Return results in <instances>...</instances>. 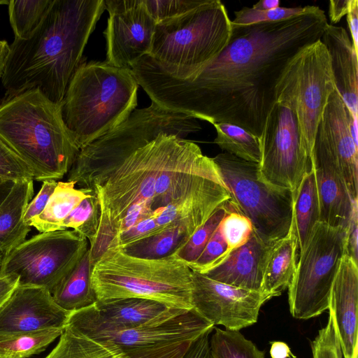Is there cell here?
Segmentation results:
<instances>
[{
	"mask_svg": "<svg viewBox=\"0 0 358 358\" xmlns=\"http://www.w3.org/2000/svg\"><path fill=\"white\" fill-rule=\"evenodd\" d=\"M237 210L251 222L267 245L284 238L292 225L293 194L277 189L259 177V164L222 152L213 157Z\"/></svg>",
	"mask_w": 358,
	"mask_h": 358,
	"instance_id": "obj_8",
	"label": "cell"
},
{
	"mask_svg": "<svg viewBox=\"0 0 358 358\" xmlns=\"http://www.w3.org/2000/svg\"><path fill=\"white\" fill-rule=\"evenodd\" d=\"M123 350L92 339L66 326L52 350L44 358H122Z\"/></svg>",
	"mask_w": 358,
	"mask_h": 358,
	"instance_id": "obj_31",
	"label": "cell"
},
{
	"mask_svg": "<svg viewBox=\"0 0 358 358\" xmlns=\"http://www.w3.org/2000/svg\"><path fill=\"white\" fill-rule=\"evenodd\" d=\"M328 24L323 10L307 6L303 13L285 20L231 24L225 48L188 77L170 75L148 55L131 69L159 106L213 124H235L259 138L285 68L321 38Z\"/></svg>",
	"mask_w": 358,
	"mask_h": 358,
	"instance_id": "obj_1",
	"label": "cell"
},
{
	"mask_svg": "<svg viewBox=\"0 0 358 358\" xmlns=\"http://www.w3.org/2000/svg\"><path fill=\"white\" fill-rule=\"evenodd\" d=\"M0 136L30 167L37 181L62 179L80 151L64 122L61 105L37 89L3 98Z\"/></svg>",
	"mask_w": 358,
	"mask_h": 358,
	"instance_id": "obj_3",
	"label": "cell"
},
{
	"mask_svg": "<svg viewBox=\"0 0 358 358\" xmlns=\"http://www.w3.org/2000/svg\"><path fill=\"white\" fill-rule=\"evenodd\" d=\"M2 259H3V257L0 255V266L1 264Z\"/></svg>",
	"mask_w": 358,
	"mask_h": 358,
	"instance_id": "obj_59",
	"label": "cell"
},
{
	"mask_svg": "<svg viewBox=\"0 0 358 358\" xmlns=\"http://www.w3.org/2000/svg\"><path fill=\"white\" fill-rule=\"evenodd\" d=\"M329 310L328 321L311 342L313 358H343V352L332 313Z\"/></svg>",
	"mask_w": 358,
	"mask_h": 358,
	"instance_id": "obj_41",
	"label": "cell"
},
{
	"mask_svg": "<svg viewBox=\"0 0 358 358\" xmlns=\"http://www.w3.org/2000/svg\"><path fill=\"white\" fill-rule=\"evenodd\" d=\"M345 229L323 222L314 227L288 287L289 311L296 319L307 320L329 309L330 296L340 262L345 255Z\"/></svg>",
	"mask_w": 358,
	"mask_h": 358,
	"instance_id": "obj_10",
	"label": "cell"
},
{
	"mask_svg": "<svg viewBox=\"0 0 358 358\" xmlns=\"http://www.w3.org/2000/svg\"><path fill=\"white\" fill-rule=\"evenodd\" d=\"M220 229L229 252L245 244L254 231L250 220L240 213L235 205L221 221Z\"/></svg>",
	"mask_w": 358,
	"mask_h": 358,
	"instance_id": "obj_39",
	"label": "cell"
},
{
	"mask_svg": "<svg viewBox=\"0 0 358 358\" xmlns=\"http://www.w3.org/2000/svg\"><path fill=\"white\" fill-rule=\"evenodd\" d=\"M347 22L352 36L355 50L358 52V1L350 0L349 10L347 13Z\"/></svg>",
	"mask_w": 358,
	"mask_h": 358,
	"instance_id": "obj_52",
	"label": "cell"
},
{
	"mask_svg": "<svg viewBox=\"0 0 358 358\" xmlns=\"http://www.w3.org/2000/svg\"><path fill=\"white\" fill-rule=\"evenodd\" d=\"M10 52V45L5 40H0V78H2Z\"/></svg>",
	"mask_w": 358,
	"mask_h": 358,
	"instance_id": "obj_55",
	"label": "cell"
},
{
	"mask_svg": "<svg viewBox=\"0 0 358 358\" xmlns=\"http://www.w3.org/2000/svg\"><path fill=\"white\" fill-rule=\"evenodd\" d=\"M34 193V180L16 181L0 205V255L2 257L24 241L31 231V227L24 222V215Z\"/></svg>",
	"mask_w": 358,
	"mask_h": 358,
	"instance_id": "obj_25",
	"label": "cell"
},
{
	"mask_svg": "<svg viewBox=\"0 0 358 358\" xmlns=\"http://www.w3.org/2000/svg\"><path fill=\"white\" fill-rule=\"evenodd\" d=\"M217 136L213 141L224 152L241 159L259 164V138L242 127L230 123H215Z\"/></svg>",
	"mask_w": 358,
	"mask_h": 358,
	"instance_id": "obj_33",
	"label": "cell"
},
{
	"mask_svg": "<svg viewBox=\"0 0 358 358\" xmlns=\"http://www.w3.org/2000/svg\"><path fill=\"white\" fill-rule=\"evenodd\" d=\"M192 308L214 326L236 330L257 322L261 307L273 296L212 280L192 270Z\"/></svg>",
	"mask_w": 358,
	"mask_h": 358,
	"instance_id": "obj_15",
	"label": "cell"
},
{
	"mask_svg": "<svg viewBox=\"0 0 358 358\" xmlns=\"http://www.w3.org/2000/svg\"><path fill=\"white\" fill-rule=\"evenodd\" d=\"M160 231H162L159 228L153 215L140 221L129 229L116 236L112 243L123 248Z\"/></svg>",
	"mask_w": 358,
	"mask_h": 358,
	"instance_id": "obj_46",
	"label": "cell"
},
{
	"mask_svg": "<svg viewBox=\"0 0 358 358\" xmlns=\"http://www.w3.org/2000/svg\"><path fill=\"white\" fill-rule=\"evenodd\" d=\"M270 355L271 358H296L291 352L289 347L281 341L271 343Z\"/></svg>",
	"mask_w": 358,
	"mask_h": 358,
	"instance_id": "obj_54",
	"label": "cell"
},
{
	"mask_svg": "<svg viewBox=\"0 0 358 358\" xmlns=\"http://www.w3.org/2000/svg\"><path fill=\"white\" fill-rule=\"evenodd\" d=\"M57 182L55 180L43 181L41 189L36 196L29 203L24 215V222L30 226L33 219L38 216L46 206L51 195L57 186ZM31 227V226H30Z\"/></svg>",
	"mask_w": 358,
	"mask_h": 358,
	"instance_id": "obj_47",
	"label": "cell"
},
{
	"mask_svg": "<svg viewBox=\"0 0 358 358\" xmlns=\"http://www.w3.org/2000/svg\"><path fill=\"white\" fill-rule=\"evenodd\" d=\"M234 206V203L230 200L219 208L174 254L188 265L193 264L204 250L224 217Z\"/></svg>",
	"mask_w": 358,
	"mask_h": 358,
	"instance_id": "obj_38",
	"label": "cell"
},
{
	"mask_svg": "<svg viewBox=\"0 0 358 358\" xmlns=\"http://www.w3.org/2000/svg\"><path fill=\"white\" fill-rule=\"evenodd\" d=\"M194 341L125 348L122 358H183Z\"/></svg>",
	"mask_w": 358,
	"mask_h": 358,
	"instance_id": "obj_42",
	"label": "cell"
},
{
	"mask_svg": "<svg viewBox=\"0 0 358 358\" xmlns=\"http://www.w3.org/2000/svg\"><path fill=\"white\" fill-rule=\"evenodd\" d=\"M229 252L228 245L221 233L219 225L200 256L193 264L189 266L193 271L203 272L218 264Z\"/></svg>",
	"mask_w": 358,
	"mask_h": 358,
	"instance_id": "obj_45",
	"label": "cell"
},
{
	"mask_svg": "<svg viewBox=\"0 0 358 358\" xmlns=\"http://www.w3.org/2000/svg\"><path fill=\"white\" fill-rule=\"evenodd\" d=\"M9 1L8 0H0V5L1 4H8Z\"/></svg>",
	"mask_w": 358,
	"mask_h": 358,
	"instance_id": "obj_58",
	"label": "cell"
},
{
	"mask_svg": "<svg viewBox=\"0 0 358 358\" xmlns=\"http://www.w3.org/2000/svg\"><path fill=\"white\" fill-rule=\"evenodd\" d=\"M106 10L104 0H53L27 39L15 38L1 78L5 96L37 89L61 105L82 62L90 36Z\"/></svg>",
	"mask_w": 358,
	"mask_h": 358,
	"instance_id": "obj_2",
	"label": "cell"
},
{
	"mask_svg": "<svg viewBox=\"0 0 358 358\" xmlns=\"http://www.w3.org/2000/svg\"><path fill=\"white\" fill-rule=\"evenodd\" d=\"M213 329L215 333L209 342L212 358H264V352L239 331Z\"/></svg>",
	"mask_w": 358,
	"mask_h": 358,
	"instance_id": "obj_36",
	"label": "cell"
},
{
	"mask_svg": "<svg viewBox=\"0 0 358 358\" xmlns=\"http://www.w3.org/2000/svg\"><path fill=\"white\" fill-rule=\"evenodd\" d=\"M220 174L213 158L196 143L175 136L155 184L153 211L186 196L206 181Z\"/></svg>",
	"mask_w": 358,
	"mask_h": 358,
	"instance_id": "obj_17",
	"label": "cell"
},
{
	"mask_svg": "<svg viewBox=\"0 0 358 358\" xmlns=\"http://www.w3.org/2000/svg\"><path fill=\"white\" fill-rule=\"evenodd\" d=\"M350 0H331L329 5V15L332 24L338 23L347 15Z\"/></svg>",
	"mask_w": 358,
	"mask_h": 358,
	"instance_id": "obj_53",
	"label": "cell"
},
{
	"mask_svg": "<svg viewBox=\"0 0 358 358\" xmlns=\"http://www.w3.org/2000/svg\"><path fill=\"white\" fill-rule=\"evenodd\" d=\"M358 263L345 255L334 279L329 309L334 317L343 358H353L357 340Z\"/></svg>",
	"mask_w": 358,
	"mask_h": 358,
	"instance_id": "obj_21",
	"label": "cell"
},
{
	"mask_svg": "<svg viewBox=\"0 0 358 358\" xmlns=\"http://www.w3.org/2000/svg\"><path fill=\"white\" fill-rule=\"evenodd\" d=\"M0 178L14 182L34 179L30 167L0 136Z\"/></svg>",
	"mask_w": 358,
	"mask_h": 358,
	"instance_id": "obj_43",
	"label": "cell"
},
{
	"mask_svg": "<svg viewBox=\"0 0 358 358\" xmlns=\"http://www.w3.org/2000/svg\"><path fill=\"white\" fill-rule=\"evenodd\" d=\"M100 217L99 203L93 191L69 213L62 222L61 230H75L84 236L90 243L97 233Z\"/></svg>",
	"mask_w": 358,
	"mask_h": 358,
	"instance_id": "obj_37",
	"label": "cell"
},
{
	"mask_svg": "<svg viewBox=\"0 0 358 358\" xmlns=\"http://www.w3.org/2000/svg\"><path fill=\"white\" fill-rule=\"evenodd\" d=\"M138 86L131 69L82 62L61 103L62 119L79 150L130 116L137 106Z\"/></svg>",
	"mask_w": 358,
	"mask_h": 358,
	"instance_id": "obj_4",
	"label": "cell"
},
{
	"mask_svg": "<svg viewBox=\"0 0 358 358\" xmlns=\"http://www.w3.org/2000/svg\"><path fill=\"white\" fill-rule=\"evenodd\" d=\"M345 255L358 263V199L352 202V208L345 229Z\"/></svg>",
	"mask_w": 358,
	"mask_h": 358,
	"instance_id": "obj_49",
	"label": "cell"
},
{
	"mask_svg": "<svg viewBox=\"0 0 358 358\" xmlns=\"http://www.w3.org/2000/svg\"><path fill=\"white\" fill-rule=\"evenodd\" d=\"M175 136L160 134L133 152L102 185L93 189L101 208L99 224L117 235L118 224L130 206L138 201H152L157 178Z\"/></svg>",
	"mask_w": 358,
	"mask_h": 358,
	"instance_id": "obj_12",
	"label": "cell"
},
{
	"mask_svg": "<svg viewBox=\"0 0 358 358\" xmlns=\"http://www.w3.org/2000/svg\"><path fill=\"white\" fill-rule=\"evenodd\" d=\"M230 200V192L220 173L177 201L155 210L154 215L161 231L179 224L191 237L219 208Z\"/></svg>",
	"mask_w": 358,
	"mask_h": 358,
	"instance_id": "obj_20",
	"label": "cell"
},
{
	"mask_svg": "<svg viewBox=\"0 0 358 358\" xmlns=\"http://www.w3.org/2000/svg\"><path fill=\"white\" fill-rule=\"evenodd\" d=\"M298 250L292 222L287 235L268 247L264 265L262 292L274 297L288 288L296 269Z\"/></svg>",
	"mask_w": 358,
	"mask_h": 358,
	"instance_id": "obj_27",
	"label": "cell"
},
{
	"mask_svg": "<svg viewBox=\"0 0 358 358\" xmlns=\"http://www.w3.org/2000/svg\"><path fill=\"white\" fill-rule=\"evenodd\" d=\"M64 329L0 336V358H29L44 351Z\"/></svg>",
	"mask_w": 358,
	"mask_h": 358,
	"instance_id": "obj_34",
	"label": "cell"
},
{
	"mask_svg": "<svg viewBox=\"0 0 358 358\" xmlns=\"http://www.w3.org/2000/svg\"><path fill=\"white\" fill-rule=\"evenodd\" d=\"M355 122L357 120L353 118L336 88L317 125L313 148L334 159L352 200L358 199V143L351 131Z\"/></svg>",
	"mask_w": 358,
	"mask_h": 358,
	"instance_id": "obj_18",
	"label": "cell"
},
{
	"mask_svg": "<svg viewBox=\"0 0 358 358\" xmlns=\"http://www.w3.org/2000/svg\"><path fill=\"white\" fill-rule=\"evenodd\" d=\"M90 248L73 229L42 232L3 257L0 275L15 274L19 285L45 288L51 294Z\"/></svg>",
	"mask_w": 358,
	"mask_h": 358,
	"instance_id": "obj_11",
	"label": "cell"
},
{
	"mask_svg": "<svg viewBox=\"0 0 358 358\" xmlns=\"http://www.w3.org/2000/svg\"><path fill=\"white\" fill-rule=\"evenodd\" d=\"M92 270L89 248L52 294L55 303L69 312L94 305L97 300L92 286Z\"/></svg>",
	"mask_w": 358,
	"mask_h": 358,
	"instance_id": "obj_28",
	"label": "cell"
},
{
	"mask_svg": "<svg viewBox=\"0 0 358 358\" xmlns=\"http://www.w3.org/2000/svg\"><path fill=\"white\" fill-rule=\"evenodd\" d=\"M66 326L92 339L122 349L194 341L215 327L193 308L177 309L136 327H116L102 322L96 315L93 305L71 312Z\"/></svg>",
	"mask_w": 358,
	"mask_h": 358,
	"instance_id": "obj_13",
	"label": "cell"
},
{
	"mask_svg": "<svg viewBox=\"0 0 358 358\" xmlns=\"http://www.w3.org/2000/svg\"><path fill=\"white\" fill-rule=\"evenodd\" d=\"M153 215L154 211L152 208L151 201H142L133 204L128 208L124 217L120 222L116 236Z\"/></svg>",
	"mask_w": 358,
	"mask_h": 358,
	"instance_id": "obj_48",
	"label": "cell"
},
{
	"mask_svg": "<svg viewBox=\"0 0 358 358\" xmlns=\"http://www.w3.org/2000/svg\"><path fill=\"white\" fill-rule=\"evenodd\" d=\"M213 330L203 333L194 340L183 358H212L209 335Z\"/></svg>",
	"mask_w": 358,
	"mask_h": 358,
	"instance_id": "obj_50",
	"label": "cell"
},
{
	"mask_svg": "<svg viewBox=\"0 0 358 358\" xmlns=\"http://www.w3.org/2000/svg\"><path fill=\"white\" fill-rule=\"evenodd\" d=\"M329 55L336 88L355 120H357V52L346 30L328 24L320 38Z\"/></svg>",
	"mask_w": 358,
	"mask_h": 358,
	"instance_id": "obj_24",
	"label": "cell"
},
{
	"mask_svg": "<svg viewBox=\"0 0 358 358\" xmlns=\"http://www.w3.org/2000/svg\"><path fill=\"white\" fill-rule=\"evenodd\" d=\"M201 129L195 117L151 101L150 106L135 109L122 123L80 149L67 173V181L94 189L133 152L160 134L185 138Z\"/></svg>",
	"mask_w": 358,
	"mask_h": 358,
	"instance_id": "obj_6",
	"label": "cell"
},
{
	"mask_svg": "<svg viewBox=\"0 0 358 358\" xmlns=\"http://www.w3.org/2000/svg\"><path fill=\"white\" fill-rule=\"evenodd\" d=\"M278 0H260L252 6V8L261 10H271L280 6Z\"/></svg>",
	"mask_w": 358,
	"mask_h": 358,
	"instance_id": "obj_57",
	"label": "cell"
},
{
	"mask_svg": "<svg viewBox=\"0 0 358 358\" xmlns=\"http://www.w3.org/2000/svg\"><path fill=\"white\" fill-rule=\"evenodd\" d=\"M70 313L45 288L18 285L0 308V336L65 329Z\"/></svg>",
	"mask_w": 358,
	"mask_h": 358,
	"instance_id": "obj_19",
	"label": "cell"
},
{
	"mask_svg": "<svg viewBox=\"0 0 358 358\" xmlns=\"http://www.w3.org/2000/svg\"><path fill=\"white\" fill-rule=\"evenodd\" d=\"M19 285V277L15 274L0 275V308L9 299Z\"/></svg>",
	"mask_w": 358,
	"mask_h": 358,
	"instance_id": "obj_51",
	"label": "cell"
},
{
	"mask_svg": "<svg viewBox=\"0 0 358 358\" xmlns=\"http://www.w3.org/2000/svg\"><path fill=\"white\" fill-rule=\"evenodd\" d=\"M231 29L224 5L205 0L182 15L158 22L148 55L170 75L184 78L222 52Z\"/></svg>",
	"mask_w": 358,
	"mask_h": 358,
	"instance_id": "obj_7",
	"label": "cell"
},
{
	"mask_svg": "<svg viewBox=\"0 0 358 358\" xmlns=\"http://www.w3.org/2000/svg\"><path fill=\"white\" fill-rule=\"evenodd\" d=\"M189 238L184 228L173 224L159 233L120 248L129 255L159 259L173 254Z\"/></svg>",
	"mask_w": 358,
	"mask_h": 358,
	"instance_id": "obj_32",
	"label": "cell"
},
{
	"mask_svg": "<svg viewBox=\"0 0 358 358\" xmlns=\"http://www.w3.org/2000/svg\"><path fill=\"white\" fill-rule=\"evenodd\" d=\"M269 246L253 231L245 244L231 251L216 265L199 273L228 285L262 292L264 261Z\"/></svg>",
	"mask_w": 358,
	"mask_h": 358,
	"instance_id": "obj_23",
	"label": "cell"
},
{
	"mask_svg": "<svg viewBox=\"0 0 358 358\" xmlns=\"http://www.w3.org/2000/svg\"><path fill=\"white\" fill-rule=\"evenodd\" d=\"M192 272L174 253L159 259L141 258L112 243L94 264L91 280L97 301L139 298L191 310Z\"/></svg>",
	"mask_w": 358,
	"mask_h": 358,
	"instance_id": "obj_5",
	"label": "cell"
},
{
	"mask_svg": "<svg viewBox=\"0 0 358 358\" xmlns=\"http://www.w3.org/2000/svg\"><path fill=\"white\" fill-rule=\"evenodd\" d=\"M108 13L103 34L106 40V62L131 69L143 56L149 55L156 22L143 0H104Z\"/></svg>",
	"mask_w": 358,
	"mask_h": 358,
	"instance_id": "obj_16",
	"label": "cell"
},
{
	"mask_svg": "<svg viewBox=\"0 0 358 358\" xmlns=\"http://www.w3.org/2000/svg\"><path fill=\"white\" fill-rule=\"evenodd\" d=\"M93 308L102 322L116 327L138 326L178 309L155 301L139 298L96 301Z\"/></svg>",
	"mask_w": 358,
	"mask_h": 358,
	"instance_id": "obj_26",
	"label": "cell"
},
{
	"mask_svg": "<svg viewBox=\"0 0 358 358\" xmlns=\"http://www.w3.org/2000/svg\"><path fill=\"white\" fill-rule=\"evenodd\" d=\"M311 164L315 173L320 199V222L345 229L354 200L338 164L329 155L316 148H313Z\"/></svg>",
	"mask_w": 358,
	"mask_h": 358,
	"instance_id": "obj_22",
	"label": "cell"
},
{
	"mask_svg": "<svg viewBox=\"0 0 358 358\" xmlns=\"http://www.w3.org/2000/svg\"><path fill=\"white\" fill-rule=\"evenodd\" d=\"M259 177L282 190L296 189L311 160L303 150L294 110L276 101L270 110L259 136Z\"/></svg>",
	"mask_w": 358,
	"mask_h": 358,
	"instance_id": "obj_14",
	"label": "cell"
},
{
	"mask_svg": "<svg viewBox=\"0 0 358 358\" xmlns=\"http://www.w3.org/2000/svg\"><path fill=\"white\" fill-rule=\"evenodd\" d=\"M15 182L0 178V205L9 194Z\"/></svg>",
	"mask_w": 358,
	"mask_h": 358,
	"instance_id": "obj_56",
	"label": "cell"
},
{
	"mask_svg": "<svg viewBox=\"0 0 358 358\" xmlns=\"http://www.w3.org/2000/svg\"><path fill=\"white\" fill-rule=\"evenodd\" d=\"M335 89L329 55L320 39L295 55L276 85V101L294 110L302 148L310 160L317 125Z\"/></svg>",
	"mask_w": 358,
	"mask_h": 358,
	"instance_id": "obj_9",
	"label": "cell"
},
{
	"mask_svg": "<svg viewBox=\"0 0 358 358\" xmlns=\"http://www.w3.org/2000/svg\"><path fill=\"white\" fill-rule=\"evenodd\" d=\"M320 213L316 176L311 164L293 193L292 222L299 252L306 245L314 227L320 222Z\"/></svg>",
	"mask_w": 358,
	"mask_h": 358,
	"instance_id": "obj_29",
	"label": "cell"
},
{
	"mask_svg": "<svg viewBox=\"0 0 358 358\" xmlns=\"http://www.w3.org/2000/svg\"><path fill=\"white\" fill-rule=\"evenodd\" d=\"M76 186L73 182H57L43 211L33 219L30 226L40 233L61 230L62 224L69 213L94 191Z\"/></svg>",
	"mask_w": 358,
	"mask_h": 358,
	"instance_id": "obj_30",
	"label": "cell"
},
{
	"mask_svg": "<svg viewBox=\"0 0 358 358\" xmlns=\"http://www.w3.org/2000/svg\"><path fill=\"white\" fill-rule=\"evenodd\" d=\"M53 0H11L8 15L15 38L27 39L39 26Z\"/></svg>",
	"mask_w": 358,
	"mask_h": 358,
	"instance_id": "obj_35",
	"label": "cell"
},
{
	"mask_svg": "<svg viewBox=\"0 0 358 358\" xmlns=\"http://www.w3.org/2000/svg\"><path fill=\"white\" fill-rule=\"evenodd\" d=\"M305 7L285 8L277 7L271 10H261L249 7L234 12L235 17L231 20L234 25H249L264 22H273L287 19L303 13Z\"/></svg>",
	"mask_w": 358,
	"mask_h": 358,
	"instance_id": "obj_40",
	"label": "cell"
},
{
	"mask_svg": "<svg viewBox=\"0 0 358 358\" xmlns=\"http://www.w3.org/2000/svg\"><path fill=\"white\" fill-rule=\"evenodd\" d=\"M205 0H143L145 8L157 24L182 15L202 4Z\"/></svg>",
	"mask_w": 358,
	"mask_h": 358,
	"instance_id": "obj_44",
	"label": "cell"
}]
</instances>
